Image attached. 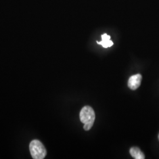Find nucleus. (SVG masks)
<instances>
[{
    "label": "nucleus",
    "mask_w": 159,
    "mask_h": 159,
    "mask_svg": "<svg viewBox=\"0 0 159 159\" xmlns=\"http://www.w3.org/2000/svg\"><path fill=\"white\" fill-rule=\"evenodd\" d=\"M131 156L136 159H144L145 158L144 154L138 148H131L130 149Z\"/></svg>",
    "instance_id": "nucleus-5"
},
{
    "label": "nucleus",
    "mask_w": 159,
    "mask_h": 159,
    "mask_svg": "<svg viewBox=\"0 0 159 159\" xmlns=\"http://www.w3.org/2000/svg\"><path fill=\"white\" fill-rule=\"evenodd\" d=\"M30 151L34 159H43L47 155V150L43 143L38 140H34L30 144Z\"/></svg>",
    "instance_id": "nucleus-2"
},
{
    "label": "nucleus",
    "mask_w": 159,
    "mask_h": 159,
    "mask_svg": "<svg viewBox=\"0 0 159 159\" xmlns=\"http://www.w3.org/2000/svg\"><path fill=\"white\" fill-rule=\"evenodd\" d=\"M96 119V115L94 110L90 106H86L81 110L80 113V121L84 124V129L89 130L93 127Z\"/></svg>",
    "instance_id": "nucleus-1"
},
{
    "label": "nucleus",
    "mask_w": 159,
    "mask_h": 159,
    "mask_svg": "<svg viewBox=\"0 0 159 159\" xmlns=\"http://www.w3.org/2000/svg\"><path fill=\"white\" fill-rule=\"evenodd\" d=\"M158 139H159V136H158Z\"/></svg>",
    "instance_id": "nucleus-6"
},
{
    "label": "nucleus",
    "mask_w": 159,
    "mask_h": 159,
    "mask_svg": "<svg viewBox=\"0 0 159 159\" xmlns=\"http://www.w3.org/2000/svg\"><path fill=\"white\" fill-rule=\"evenodd\" d=\"M102 40L100 42L97 41L98 44L102 45L104 48H108L110 47L113 45V41L110 40V36L107 34H102Z\"/></svg>",
    "instance_id": "nucleus-4"
},
{
    "label": "nucleus",
    "mask_w": 159,
    "mask_h": 159,
    "mask_svg": "<svg viewBox=\"0 0 159 159\" xmlns=\"http://www.w3.org/2000/svg\"><path fill=\"white\" fill-rule=\"evenodd\" d=\"M142 76L140 74L132 75L128 81V87L132 90H136L141 84Z\"/></svg>",
    "instance_id": "nucleus-3"
}]
</instances>
